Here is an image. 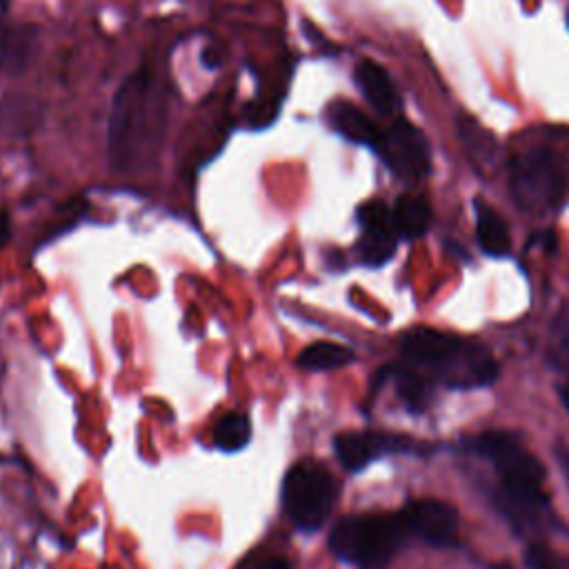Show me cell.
<instances>
[{"instance_id": "2", "label": "cell", "mask_w": 569, "mask_h": 569, "mask_svg": "<svg viewBox=\"0 0 569 569\" xmlns=\"http://www.w3.org/2000/svg\"><path fill=\"white\" fill-rule=\"evenodd\" d=\"M400 353L418 373L451 389L485 387L498 376V362L485 345L447 331L411 329L400 336Z\"/></svg>"}, {"instance_id": "9", "label": "cell", "mask_w": 569, "mask_h": 569, "mask_svg": "<svg viewBox=\"0 0 569 569\" xmlns=\"http://www.w3.org/2000/svg\"><path fill=\"white\" fill-rule=\"evenodd\" d=\"M358 224L362 229L358 240V251L362 262L378 267L385 264L398 242V231L393 227L391 209L382 200H367L358 207Z\"/></svg>"}, {"instance_id": "10", "label": "cell", "mask_w": 569, "mask_h": 569, "mask_svg": "<svg viewBox=\"0 0 569 569\" xmlns=\"http://www.w3.org/2000/svg\"><path fill=\"white\" fill-rule=\"evenodd\" d=\"M409 447H411V440H405L402 436L378 433V431H347V433H338L333 440V451L347 471H360L382 453L400 451Z\"/></svg>"}, {"instance_id": "24", "label": "cell", "mask_w": 569, "mask_h": 569, "mask_svg": "<svg viewBox=\"0 0 569 569\" xmlns=\"http://www.w3.org/2000/svg\"><path fill=\"white\" fill-rule=\"evenodd\" d=\"M213 49H204L202 51V64L204 67H209V69H213V67H218V58H213Z\"/></svg>"}, {"instance_id": "14", "label": "cell", "mask_w": 569, "mask_h": 569, "mask_svg": "<svg viewBox=\"0 0 569 569\" xmlns=\"http://www.w3.org/2000/svg\"><path fill=\"white\" fill-rule=\"evenodd\" d=\"M476 236L478 244L489 256H507L511 249V236L505 218L485 200H476Z\"/></svg>"}, {"instance_id": "22", "label": "cell", "mask_w": 569, "mask_h": 569, "mask_svg": "<svg viewBox=\"0 0 569 569\" xmlns=\"http://www.w3.org/2000/svg\"><path fill=\"white\" fill-rule=\"evenodd\" d=\"M253 569H291V567L284 558H264V560L256 562Z\"/></svg>"}, {"instance_id": "15", "label": "cell", "mask_w": 569, "mask_h": 569, "mask_svg": "<svg viewBox=\"0 0 569 569\" xmlns=\"http://www.w3.org/2000/svg\"><path fill=\"white\" fill-rule=\"evenodd\" d=\"M353 360V351L338 342H311L298 356L296 365L305 371H331L349 365Z\"/></svg>"}, {"instance_id": "17", "label": "cell", "mask_w": 569, "mask_h": 569, "mask_svg": "<svg viewBox=\"0 0 569 569\" xmlns=\"http://www.w3.org/2000/svg\"><path fill=\"white\" fill-rule=\"evenodd\" d=\"M251 440V420L242 411H229L218 418L213 427V445L224 451L233 453L247 447Z\"/></svg>"}, {"instance_id": "18", "label": "cell", "mask_w": 569, "mask_h": 569, "mask_svg": "<svg viewBox=\"0 0 569 569\" xmlns=\"http://www.w3.org/2000/svg\"><path fill=\"white\" fill-rule=\"evenodd\" d=\"M393 382H396V389L400 393V398L405 400V405L411 409V411H420L425 405H427V382L422 373H418L413 367L409 365H400V367H391L389 369Z\"/></svg>"}, {"instance_id": "7", "label": "cell", "mask_w": 569, "mask_h": 569, "mask_svg": "<svg viewBox=\"0 0 569 569\" xmlns=\"http://www.w3.org/2000/svg\"><path fill=\"white\" fill-rule=\"evenodd\" d=\"M376 153L402 180H420L429 173L431 151L425 133L409 120L396 118L382 129Z\"/></svg>"}, {"instance_id": "6", "label": "cell", "mask_w": 569, "mask_h": 569, "mask_svg": "<svg viewBox=\"0 0 569 569\" xmlns=\"http://www.w3.org/2000/svg\"><path fill=\"white\" fill-rule=\"evenodd\" d=\"M338 498V482L325 465L300 460L282 480V509L300 531H318Z\"/></svg>"}, {"instance_id": "4", "label": "cell", "mask_w": 569, "mask_h": 569, "mask_svg": "<svg viewBox=\"0 0 569 569\" xmlns=\"http://www.w3.org/2000/svg\"><path fill=\"white\" fill-rule=\"evenodd\" d=\"M411 538L402 511L353 513L340 518L329 533V549L358 569H385L391 556Z\"/></svg>"}, {"instance_id": "12", "label": "cell", "mask_w": 569, "mask_h": 569, "mask_svg": "<svg viewBox=\"0 0 569 569\" xmlns=\"http://www.w3.org/2000/svg\"><path fill=\"white\" fill-rule=\"evenodd\" d=\"M327 122L342 138H347V140H351L356 144H367V147H371L376 151L382 129H378L373 124V120L362 109H358L356 104L342 102V100L340 102H331L327 107Z\"/></svg>"}, {"instance_id": "8", "label": "cell", "mask_w": 569, "mask_h": 569, "mask_svg": "<svg viewBox=\"0 0 569 569\" xmlns=\"http://www.w3.org/2000/svg\"><path fill=\"white\" fill-rule=\"evenodd\" d=\"M411 538H418L431 547H447L458 540L460 518L458 511L442 500L420 498L400 509Z\"/></svg>"}, {"instance_id": "3", "label": "cell", "mask_w": 569, "mask_h": 569, "mask_svg": "<svg viewBox=\"0 0 569 569\" xmlns=\"http://www.w3.org/2000/svg\"><path fill=\"white\" fill-rule=\"evenodd\" d=\"M531 136L509 158V189L520 209L540 216L556 209L567 193L569 131L545 127Z\"/></svg>"}, {"instance_id": "23", "label": "cell", "mask_w": 569, "mask_h": 569, "mask_svg": "<svg viewBox=\"0 0 569 569\" xmlns=\"http://www.w3.org/2000/svg\"><path fill=\"white\" fill-rule=\"evenodd\" d=\"M11 238V224H9V216L4 211H0V249L9 242Z\"/></svg>"}, {"instance_id": "16", "label": "cell", "mask_w": 569, "mask_h": 569, "mask_svg": "<svg viewBox=\"0 0 569 569\" xmlns=\"http://www.w3.org/2000/svg\"><path fill=\"white\" fill-rule=\"evenodd\" d=\"M393 227L402 238H420L431 220L429 204L418 196H400L391 209Z\"/></svg>"}, {"instance_id": "20", "label": "cell", "mask_w": 569, "mask_h": 569, "mask_svg": "<svg viewBox=\"0 0 569 569\" xmlns=\"http://www.w3.org/2000/svg\"><path fill=\"white\" fill-rule=\"evenodd\" d=\"M527 569H569V558L542 542H531L525 549Z\"/></svg>"}, {"instance_id": "26", "label": "cell", "mask_w": 569, "mask_h": 569, "mask_svg": "<svg viewBox=\"0 0 569 569\" xmlns=\"http://www.w3.org/2000/svg\"><path fill=\"white\" fill-rule=\"evenodd\" d=\"M4 7H7V2H4V0H0V13H4Z\"/></svg>"}, {"instance_id": "25", "label": "cell", "mask_w": 569, "mask_h": 569, "mask_svg": "<svg viewBox=\"0 0 569 569\" xmlns=\"http://www.w3.org/2000/svg\"><path fill=\"white\" fill-rule=\"evenodd\" d=\"M560 460H562V467H565L567 478H569V451H562V453H560Z\"/></svg>"}, {"instance_id": "1", "label": "cell", "mask_w": 569, "mask_h": 569, "mask_svg": "<svg viewBox=\"0 0 569 569\" xmlns=\"http://www.w3.org/2000/svg\"><path fill=\"white\" fill-rule=\"evenodd\" d=\"M471 447L493 465L500 478L498 505L505 516L520 529L540 531L549 518L542 462L509 431H485L473 438Z\"/></svg>"}, {"instance_id": "19", "label": "cell", "mask_w": 569, "mask_h": 569, "mask_svg": "<svg viewBox=\"0 0 569 569\" xmlns=\"http://www.w3.org/2000/svg\"><path fill=\"white\" fill-rule=\"evenodd\" d=\"M458 131L469 151H473L480 158H489L491 151H496V142L487 129H482L473 118L458 116Z\"/></svg>"}, {"instance_id": "21", "label": "cell", "mask_w": 569, "mask_h": 569, "mask_svg": "<svg viewBox=\"0 0 569 569\" xmlns=\"http://www.w3.org/2000/svg\"><path fill=\"white\" fill-rule=\"evenodd\" d=\"M565 371H567V376L562 378V382H560V387H558V393H560V398H562V405H565L567 411H569V345H567V349H565Z\"/></svg>"}, {"instance_id": "13", "label": "cell", "mask_w": 569, "mask_h": 569, "mask_svg": "<svg viewBox=\"0 0 569 569\" xmlns=\"http://www.w3.org/2000/svg\"><path fill=\"white\" fill-rule=\"evenodd\" d=\"M36 49V31L29 24H0V71L20 73Z\"/></svg>"}, {"instance_id": "11", "label": "cell", "mask_w": 569, "mask_h": 569, "mask_svg": "<svg viewBox=\"0 0 569 569\" xmlns=\"http://www.w3.org/2000/svg\"><path fill=\"white\" fill-rule=\"evenodd\" d=\"M353 80L365 96V100L382 116H391L398 104V91L389 78V73L373 60H360L353 69Z\"/></svg>"}, {"instance_id": "5", "label": "cell", "mask_w": 569, "mask_h": 569, "mask_svg": "<svg viewBox=\"0 0 569 569\" xmlns=\"http://www.w3.org/2000/svg\"><path fill=\"white\" fill-rule=\"evenodd\" d=\"M156 93L149 69L131 73L113 96L107 147L111 164L124 169L133 164L138 153L147 147V138L153 133V107Z\"/></svg>"}]
</instances>
